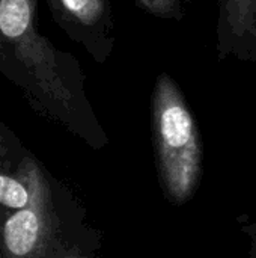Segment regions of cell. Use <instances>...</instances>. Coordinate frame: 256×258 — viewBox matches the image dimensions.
Listing matches in <instances>:
<instances>
[{
	"instance_id": "1",
	"label": "cell",
	"mask_w": 256,
	"mask_h": 258,
	"mask_svg": "<svg viewBox=\"0 0 256 258\" xmlns=\"http://www.w3.org/2000/svg\"><path fill=\"white\" fill-rule=\"evenodd\" d=\"M38 0H0V74L39 115L77 128L84 115L78 60L38 30Z\"/></svg>"
},
{
	"instance_id": "2",
	"label": "cell",
	"mask_w": 256,
	"mask_h": 258,
	"mask_svg": "<svg viewBox=\"0 0 256 258\" xmlns=\"http://www.w3.org/2000/svg\"><path fill=\"white\" fill-rule=\"evenodd\" d=\"M152 128L163 189L170 203L181 206L198 189L202 147L186 98L167 74H160L154 88Z\"/></svg>"
},
{
	"instance_id": "3",
	"label": "cell",
	"mask_w": 256,
	"mask_h": 258,
	"mask_svg": "<svg viewBox=\"0 0 256 258\" xmlns=\"http://www.w3.org/2000/svg\"><path fill=\"white\" fill-rule=\"evenodd\" d=\"M3 258H59L71 243L66 212L60 207L56 183L42 166L33 203L2 225Z\"/></svg>"
},
{
	"instance_id": "4",
	"label": "cell",
	"mask_w": 256,
	"mask_h": 258,
	"mask_svg": "<svg viewBox=\"0 0 256 258\" xmlns=\"http://www.w3.org/2000/svg\"><path fill=\"white\" fill-rule=\"evenodd\" d=\"M42 166L17 133L0 121V225L33 203Z\"/></svg>"
},
{
	"instance_id": "5",
	"label": "cell",
	"mask_w": 256,
	"mask_h": 258,
	"mask_svg": "<svg viewBox=\"0 0 256 258\" xmlns=\"http://www.w3.org/2000/svg\"><path fill=\"white\" fill-rule=\"evenodd\" d=\"M53 20L65 33L80 42L95 60H104L112 50V17L109 0H45Z\"/></svg>"
},
{
	"instance_id": "6",
	"label": "cell",
	"mask_w": 256,
	"mask_h": 258,
	"mask_svg": "<svg viewBox=\"0 0 256 258\" xmlns=\"http://www.w3.org/2000/svg\"><path fill=\"white\" fill-rule=\"evenodd\" d=\"M217 32L220 57L256 60V0H220Z\"/></svg>"
},
{
	"instance_id": "7",
	"label": "cell",
	"mask_w": 256,
	"mask_h": 258,
	"mask_svg": "<svg viewBox=\"0 0 256 258\" xmlns=\"http://www.w3.org/2000/svg\"><path fill=\"white\" fill-rule=\"evenodd\" d=\"M139 2L146 11H149L157 17L180 20L183 15L181 0H139Z\"/></svg>"
},
{
	"instance_id": "8",
	"label": "cell",
	"mask_w": 256,
	"mask_h": 258,
	"mask_svg": "<svg viewBox=\"0 0 256 258\" xmlns=\"http://www.w3.org/2000/svg\"><path fill=\"white\" fill-rule=\"evenodd\" d=\"M244 231L250 233L249 236L253 239V243H252V251H250V258H256V227H250V228H244Z\"/></svg>"
},
{
	"instance_id": "9",
	"label": "cell",
	"mask_w": 256,
	"mask_h": 258,
	"mask_svg": "<svg viewBox=\"0 0 256 258\" xmlns=\"http://www.w3.org/2000/svg\"><path fill=\"white\" fill-rule=\"evenodd\" d=\"M0 258H3V251H2V230H0Z\"/></svg>"
}]
</instances>
